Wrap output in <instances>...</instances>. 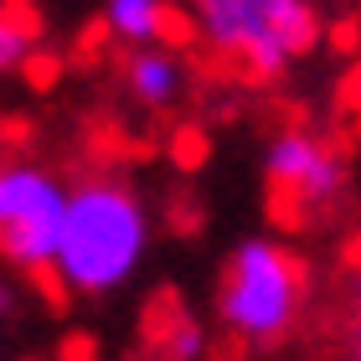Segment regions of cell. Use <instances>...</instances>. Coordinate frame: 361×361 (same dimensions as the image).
<instances>
[{
  "label": "cell",
  "mask_w": 361,
  "mask_h": 361,
  "mask_svg": "<svg viewBox=\"0 0 361 361\" xmlns=\"http://www.w3.org/2000/svg\"><path fill=\"white\" fill-rule=\"evenodd\" d=\"M264 176L300 212H320V207L341 202V191H346V160H341V150L331 140L310 135V129H284V135L269 140Z\"/></svg>",
  "instance_id": "5b68a950"
},
{
  "label": "cell",
  "mask_w": 361,
  "mask_h": 361,
  "mask_svg": "<svg viewBox=\"0 0 361 361\" xmlns=\"http://www.w3.org/2000/svg\"><path fill=\"white\" fill-rule=\"evenodd\" d=\"M351 361H361V320H356V331H351Z\"/></svg>",
  "instance_id": "8fae6325"
},
{
  "label": "cell",
  "mask_w": 361,
  "mask_h": 361,
  "mask_svg": "<svg viewBox=\"0 0 361 361\" xmlns=\"http://www.w3.org/2000/svg\"><path fill=\"white\" fill-rule=\"evenodd\" d=\"M145 253H150V217L124 180L93 176L68 191V222H62V248L52 264L62 289L104 300L140 274Z\"/></svg>",
  "instance_id": "6da1fadb"
},
{
  "label": "cell",
  "mask_w": 361,
  "mask_h": 361,
  "mask_svg": "<svg viewBox=\"0 0 361 361\" xmlns=\"http://www.w3.org/2000/svg\"><path fill=\"white\" fill-rule=\"evenodd\" d=\"M16 305H21L16 284H11V279H0V320H6V315H16Z\"/></svg>",
  "instance_id": "30bf717a"
},
{
  "label": "cell",
  "mask_w": 361,
  "mask_h": 361,
  "mask_svg": "<svg viewBox=\"0 0 361 361\" xmlns=\"http://www.w3.org/2000/svg\"><path fill=\"white\" fill-rule=\"evenodd\" d=\"M31 57V26L16 16H0V73H16Z\"/></svg>",
  "instance_id": "9c48e42d"
},
{
  "label": "cell",
  "mask_w": 361,
  "mask_h": 361,
  "mask_svg": "<svg viewBox=\"0 0 361 361\" xmlns=\"http://www.w3.org/2000/svg\"><path fill=\"white\" fill-rule=\"evenodd\" d=\"M222 325L248 346H274L294 331L305 310V269L284 243L243 238L227 258V279L217 294Z\"/></svg>",
  "instance_id": "3957f363"
},
{
  "label": "cell",
  "mask_w": 361,
  "mask_h": 361,
  "mask_svg": "<svg viewBox=\"0 0 361 361\" xmlns=\"http://www.w3.org/2000/svg\"><path fill=\"white\" fill-rule=\"evenodd\" d=\"M191 26L217 57L269 83L320 42V16L310 0H191Z\"/></svg>",
  "instance_id": "7a4b0ae2"
},
{
  "label": "cell",
  "mask_w": 361,
  "mask_h": 361,
  "mask_svg": "<svg viewBox=\"0 0 361 361\" xmlns=\"http://www.w3.org/2000/svg\"><path fill=\"white\" fill-rule=\"evenodd\" d=\"M171 21V0H104V26L129 47H160Z\"/></svg>",
  "instance_id": "52a82bcc"
},
{
  "label": "cell",
  "mask_w": 361,
  "mask_h": 361,
  "mask_svg": "<svg viewBox=\"0 0 361 361\" xmlns=\"http://www.w3.org/2000/svg\"><path fill=\"white\" fill-rule=\"evenodd\" d=\"M160 356H166V361H202V356H207V331H202V320L176 315L171 331H166V341H160Z\"/></svg>",
  "instance_id": "ba28073f"
},
{
  "label": "cell",
  "mask_w": 361,
  "mask_h": 361,
  "mask_svg": "<svg viewBox=\"0 0 361 361\" xmlns=\"http://www.w3.org/2000/svg\"><path fill=\"white\" fill-rule=\"evenodd\" d=\"M186 62L166 47H135V57L124 62V83L129 93L140 98L145 109H171L180 104V93H186Z\"/></svg>",
  "instance_id": "8992f818"
},
{
  "label": "cell",
  "mask_w": 361,
  "mask_h": 361,
  "mask_svg": "<svg viewBox=\"0 0 361 361\" xmlns=\"http://www.w3.org/2000/svg\"><path fill=\"white\" fill-rule=\"evenodd\" d=\"M68 222V186L26 160L0 166V258L26 274H52Z\"/></svg>",
  "instance_id": "277c9868"
}]
</instances>
